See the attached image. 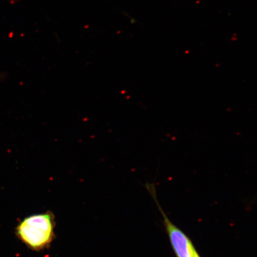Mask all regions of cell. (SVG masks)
<instances>
[{"label":"cell","instance_id":"obj_1","mask_svg":"<svg viewBox=\"0 0 257 257\" xmlns=\"http://www.w3.org/2000/svg\"><path fill=\"white\" fill-rule=\"evenodd\" d=\"M55 217L53 213L35 214L26 218L19 225L17 233L20 238L32 249L48 248L55 237Z\"/></svg>","mask_w":257,"mask_h":257},{"label":"cell","instance_id":"obj_2","mask_svg":"<svg viewBox=\"0 0 257 257\" xmlns=\"http://www.w3.org/2000/svg\"><path fill=\"white\" fill-rule=\"evenodd\" d=\"M145 187L149 191L151 196L159 207V211L163 217L164 224L168 233L170 243L176 257H195L198 252L194 244L183 231L177 227L170 220L168 216L163 210L158 200H157L156 185L154 183L147 182Z\"/></svg>","mask_w":257,"mask_h":257},{"label":"cell","instance_id":"obj_3","mask_svg":"<svg viewBox=\"0 0 257 257\" xmlns=\"http://www.w3.org/2000/svg\"><path fill=\"white\" fill-rule=\"evenodd\" d=\"M195 257H201V256H200V255L198 254V253L197 252V253H196Z\"/></svg>","mask_w":257,"mask_h":257}]
</instances>
